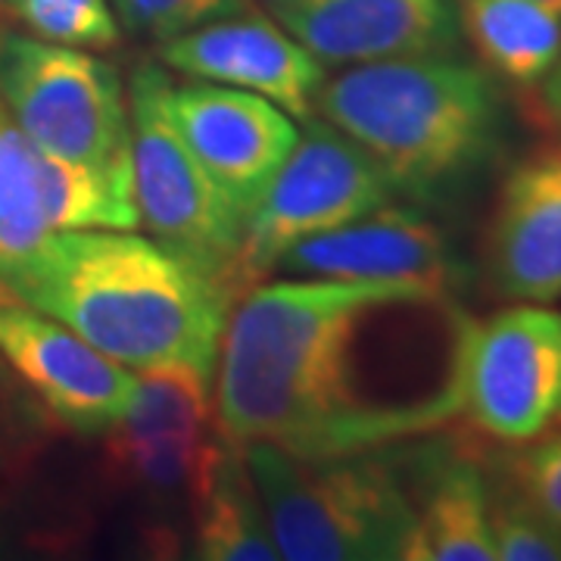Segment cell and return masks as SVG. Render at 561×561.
<instances>
[{"mask_svg":"<svg viewBox=\"0 0 561 561\" xmlns=\"http://www.w3.org/2000/svg\"><path fill=\"white\" fill-rule=\"evenodd\" d=\"M194 556L206 561H275L278 546L262 512L243 446L221 437V453L194 496Z\"/></svg>","mask_w":561,"mask_h":561,"instance_id":"17","label":"cell"},{"mask_svg":"<svg viewBox=\"0 0 561 561\" xmlns=\"http://www.w3.org/2000/svg\"><path fill=\"white\" fill-rule=\"evenodd\" d=\"M243 459L280 559H405L412 502L378 456L302 459L272 443H247Z\"/></svg>","mask_w":561,"mask_h":561,"instance_id":"4","label":"cell"},{"mask_svg":"<svg viewBox=\"0 0 561 561\" xmlns=\"http://www.w3.org/2000/svg\"><path fill=\"white\" fill-rule=\"evenodd\" d=\"M512 459V486L530 500L542 515L561 524V431L552 437L522 443Z\"/></svg>","mask_w":561,"mask_h":561,"instance_id":"24","label":"cell"},{"mask_svg":"<svg viewBox=\"0 0 561 561\" xmlns=\"http://www.w3.org/2000/svg\"><path fill=\"white\" fill-rule=\"evenodd\" d=\"M393 197L390 179L359 144L319 116L306 119V135L243 219L231 275L234 300L272 275L280 253L294 243L362 219Z\"/></svg>","mask_w":561,"mask_h":561,"instance_id":"7","label":"cell"},{"mask_svg":"<svg viewBox=\"0 0 561 561\" xmlns=\"http://www.w3.org/2000/svg\"><path fill=\"white\" fill-rule=\"evenodd\" d=\"M0 103L44 153L131 179L128 94L101 57L0 32Z\"/></svg>","mask_w":561,"mask_h":561,"instance_id":"5","label":"cell"},{"mask_svg":"<svg viewBox=\"0 0 561 561\" xmlns=\"http://www.w3.org/2000/svg\"><path fill=\"white\" fill-rule=\"evenodd\" d=\"M76 228L135 231L131 179L44 153L0 103V272Z\"/></svg>","mask_w":561,"mask_h":561,"instance_id":"9","label":"cell"},{"mask_svg":"<svg viewBox=\"0 0 561 561\" xmlns=\"http://www.w3.org/2000/svg\"><path fill=\"white\" fill-rule=\"evenodd\" d=\"M540 110L546 119L561 128V54L540 79Z\"/></svg>","mask_w":561,"mask_h":561,"instance_id":"26","label":"cell"},{"mask_svg":"<svg viewBox=\"0 0 561 561\" xmlns=\"http://www.w3.org/2000/svg\"><path fill=\"white\" fill-rule=\"evenodd\" d=\"M113 7L131 32L165 41L203 22L247 10L250 0H113Z\"/></svg>","mask_w":561,"mask_h":561,"instance_id":"23","label":"cell"},{"mask_svg":"<svg viewBox=\"0 0 561 561\" xmlns=\"http://www.w3.org/2000/svg\"><path fill=\"white\" fill-rule=\"evenodd\" d=\"M496 561H561V524L522 493L490 500Z\"/></svg>","mask_w":561,"mask_h":561,"instance_id":"22","label":"cell"},{"mask_svg":"<svg viewBox=\"0 0 561 561\" xmlns=\"http://www.w3.org/2000/svg\"><path fill=\"white\" fill-rule=\"evenodd\" d=\"M561 316L542 302L502 309L471 324L461 409L474 427L500 443L537 440L559 419Z\"/></svg>","mask_w":561,"mask_h":561,"instance_id":"8","label":"cell"},{"mask_svg":"<svg viewBox=\"0 0 561 561\" xmlns=\"http://www.w3.org/2000/svg\"><path fill=\"white\" fill-rule=\"evenodd\" d=\"M0 287L72 328L122 368L216 371L231 294L153 238L113 228L54 231L0 272Z\"/></svg>","mask_w":561,"mask_h":561,"instance_id":"2","label":"cell"},{"mask_svg":"<svg viewBox=\"0 0 561 561\" xmlns=\"http://www.w3.org/2000/svg\"><path fill=\"white\" fill-rule=\"evenodd\" d=\"M221 453V437H110L106 471L131 486L197 496Z\"/></svg>","mask_w":561,"mask_h":561,"instance_id":"20","label":"cell"},{"mask_svg":"<svg viewBox=\"0 0 561 561\" xmlns=\"http://www.w3.org/2000/svg\"><path fill=\"white\" fill-rule=\"evenodd\" d=\"M0 362L50 419L79 434H106L125 412L135 375L72 328L0 287Z\"/></svg>","mask_w":561,"mask_h":561,"instance_id":"10","label":"cell"},{"mask_svg":"<svg viewBox=\"0 0 561 561\" xmlns=\"http://www.w3.org/2000/svg\"><path fill=\"white\" fill-rule=\"evenodd\" d=\"M405 561H496L490 493L468 461L437 465L412 505Z\"/></svg>","mask_w":561,"mask_h":561,"instance_id":"16","label":"cell"},{"mask_svg":"<svg viewBox=\"0 0 561 561\" xmlns=\"http://www.w3.org/2000/svg\"><path fill=\"white\" fill-rule=\"evenodd\" d=\"M534 3H540L542 10H549L552 16H559L561 20V0H534Z\"/></svg>","mask_w":561,"mask_h":561,"instance_id":"27","label":"cell"},{"mask_svg":"<svg viewBox=\"0 0 561 561\" xmlns=\"http://www.w3.org/2000/svg\"><path fill=\"white\" fill-rule=\"evenodd\" d=\"M165 110L194 160L241 219L300 140L278 103L216 81L169 84Z\"/></svg>","mask_w":561,"mask_h":561,"instance_id":"11","label":"cell"},{"mask_svg":"<svg viewBox=\"0 0 561 561\" xmlns=\"http://www.w3.org/2000/svg\"><path fill=\"white\" fill-rule=\"evenodd\" d=\"M0 13L25 25L35 38L110 50L122 41V25L110 0H0Z\"/></svg>","mask_w":561,"mask_h":561,"instance_id":"21","label":"cell"},{"mask_svg":"<svg viewBox=\"0 0 561 561\" xmlns=\"http://www.w3.org/2000/svg\"><path fill=\"white\" fill-rule=\"evenodd\" d=\"M556 421H561V405H559V419H556Z\"/></svg>","mask_w":561,"mask_h":561,"instance_id":"28","label":"cell"},{"mask_svg":"<svg viewBox=\"0 0 561 561\" xmlns=\"http://www.w3.org/2000/svg\"><path fill=\"white\" fill-rule=\"evenodd\" d=\"M162 62L194 81H216L278 103L294 119L316 116L324 66L253 7L162 41Z\"/></svg>","mask_w":561,"mask_h":561,"instance_id":"12","label":"cell"},{"mask_svg":"<svg viewBox=\"0 0 561 561\" xmlns=\"http://www.w3.org/2000/svg\"><path fill=\"white\" fill-rule=\"evenodd\" d=\"M0 32H3V28H0Z\"/></svg>","mask_w":561,"mask_h":561,"instance_id":"29","label":"cell"},{"mask_svg":"<svg viewBox=\"0 0 561 561\" xmlns=\"http://www.w3.org/2000/svg\"><path fill=\"white\" fill-rule=\"evenodd\" d=\"M169 84L172 79L157 66H140L128 84L131 191L138 225L150 231L153 241L221 280L231 294L243 219L221 197L169 119Z\"/></svg>","mask_w":561,"mask_h":561,"instance_id":"6","label":"cell"},{"mask_svg":"<svg viewBox=\"0 0 561 561\" xmlns=\"http://www.w3.org/2000/svg\"><path fill=\"white\" fill-rule=\"evenodd\" d=\"M272 272L302 278L415 284L449 294L456 262L434 221L415 209L387 203L350 225L294 243L280 253Z\"/></svg>","mask_w":561,"mask_h":561,"instance_id":"13","label":"cell"},{"mask_svg":"<svg viewBox=\"0 0 561 561\" xmlns=\"http://www.w3.org/2000/svg\"><path fill=\"white\" fill-rule=\"evenodd\" d=\"M213 375L194 365H160L135 375L113 437H206L213 424Z\"/></svg>","mask_w":561,"mask_h":561,"instance_id":"19","label":"cell"},{"mask_svg":"<svg viewBox=\"0 0 561 561\" xmlns=\"http://www.w3.org/2000/svg\"><path fill=\"white\" fill-rule=\"evenodd\" d=\"M316 116L359 144L397 194L412 197L471 175L500 135L490 79L446 54L353 62L321 81Z\"/></svg>","mask_w":561,"mask_h":561,"instance_id":"3","label":"cell"},{"mask_svg":"<svg viewBox=\"0 0 561 561\" xmlns=\"http://www.w3.org/2000/svg\"><path fill=\"white\" fill-rule=\"evenodd\" d=\"M10 368L0 362V483L16 468L25 449V409L16 387L10 383Z\"/></svg>","mask_w":561,"mask_h":561,"instance_id":"25","label":"cell"},{"mask_svg":"<svg viewBox=\"0 0 561 561\" xmlns=\"http://www.w3.org/2000/svg\"><path fill=\"white\" fill-rule=\"evenodd\" d=\"M287 35L321 62H371L446 54L456 0H268Z\"/></svg>","mask_w":561,"mask_h":561,"instance_id":"14","label":"cell"},{"mask_svg":"<svg viewBox=\"0 0 561 561\" xmlns=\"http://www.w3.org/2000/svg\"><path fill=\"white\" fill-rule=\"evenodd\" d=\"M486 265L508 300L561 297V144L512 169L490 221Z\"/></svg>","mask_w":561,"mask_h":561,"instance_id":"15","label":"cell"},{"mask_svg":"<svg viewBox=\"0 0 561 561\" xmlns=\"http://www.w3.org/2000/svg\"><path fill=\"white\" fill-rule=\"evenodd\" d=\"M481 60L518 88H537L561 54V20L534 0H456Z\"/></svg>","mask_w":561,"mask_h":561,"instance_id":"18","label":"cell"},{"mask_svg":"<svg viewBox=\"0 0 561 561\" xmlns=\"http://www.w3.org/2000/svg\"><path fill=\"white\" fill-rule=\"evenodd\" d=\"M468 334L449 294L415 284H256L221 331L219 434L302 459L375 453L459 412Z\"/></svg>","mask_w":561,"mask_h":561,"instance_id":"1","label":"cell"}]
</instances>
